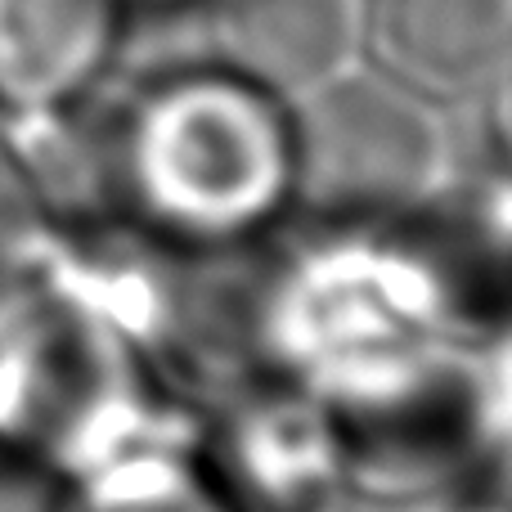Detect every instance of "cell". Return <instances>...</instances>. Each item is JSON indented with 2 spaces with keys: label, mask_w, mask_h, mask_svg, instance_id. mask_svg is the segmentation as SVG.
<instances>
[{
  "label": "cell",
  "mask_w": 512,
  "mask_h": 512,
  "mask_svg": "<svg viewBox=\"0 0 512 512\" xmlns=\"http://www.w3.org/2000/svg\"><path fill=\"white\" fill-rule=\"evenodd\" d=\"M360 54L432 108L463 99L504 72L508 0H364Z\"/></svg>",
  "instance_id": "cell-4"
},
{
  "label": "cell",
  "mask_w": 512,
  "mask_h": 512,
  "mask_svg": "<svg viewBox=\"0 0 512 512\" xmlns=\"http://www.w3.org/2000/svg\"><path fill=\"white\" fill-rule=\"evenodd\" d=\"M131 0H0V122L95 104Z\"/></svg>",
  "instance_id": "cell-5"
},
{
  "label": "cell",
  "mask_w": 512,
  "mask_h": 512,
  "mask_svg": "<svg viewBox=\"0 0 512 512\" xmlns=\"http://www.w3.org/2000/svg\"><path fill=\"white\" fill-rule=\"evenodd\" d=\"M59 472L18 454H0V512H54Z\"/></svg>",
  "instance_id": "cell-9"
},
{
  "label": "cell",
  "mask_w": 512,
  "mask_h": 512,
  "mask_svg": "<svg viewBox=\"0 0 512 512\" xmlns=\"http://www.w3.org/2000/svg\"><path fill=\"white\" fill-rule=\"evenodd\" d=\"M108 225L176 256H239L292 225V99L216 59L158 68L99 117Z\"/></svg>",
  "instance_id": "cell-1"
},
{
  "label": "cell",
  "mask_w": 512,
  "mask_h": 512,
  "mask_svg": "<svg viewBox=\"0 0 512 512\" xmlns=\"http://www.w3.org/2000/svg\"><path fill=\"white\" fill-rule=\"evenodd\" d=\"M54 225L41 216L36 198L18 180L14 162L0 149V292L32 283L45 270V256L54 248Z\"/></svg>",
  "instance_id": "cell-8"
},
{
  "label": "cell",
  "mask_w": 512,
  "mask_h": 512,
  "mask_svg": "<svg viewBox=\"0 0 512 512\" xmlns=\"http://www.w3.org/2000/svg\"><path fill=\"white\" fill-rule=\"evenodd\" d=\"M292 225H391L432 207L454 180L436 108L373 68H342L292 99Z\"/></svg>",
  "instance_id": "cell-2"
},
{
  "label": "cell",
  "mask_w": 512,
  "mask_h": 512,
  "mask_svg": "<svg viewBox=\"0 0 512 512\" xmlns=\"http://www.w3.org/2000/svg\"><path fill=\"white\" fill-rule=\"evenodd\" d=\"M189 459L225 512H337L342 427L315 391L261 378L189 418Z\"/></svg>",
  "instance_id": "cell-3"
},
{
  "label": "cell",
  "mask_w": 512,
  "mask_h": 512,
  "mask_svg": "<svg viewBox=\"0 0 512 512\" xmlns=\"http://www.w3.org/2000/svg\"><path fill=\"white\" fill-rule=\"evenodd\" d=\"M158 5H185V0H158ZM189 5H198V0H189Z\"/></svg>",
  "instance_id": "cell-10"
},
{
  "label": "cell",
  "mask_w": 512,
  "mask_h": 512,
  "mask_svg": "<svg viewBox=\"0 0 512 512\" xmlns=\"http://www.w3.org/2000/svg\"><path fill=\"white\" fill-rule=\"evenodd\" d=\"M207 59L301 99L360 54V0H198Z\"/></svg>",
  "instance_id": "cell-6"
},
{
  "label": "cell",
  "mask_w": 512,
  "mask_h": 512,
  "mask_svg": "<svg viewBox=\"0 0 512 512\" xmlns=\"http://www.w3.org/2000/svg\"><path fill=\"white\" fill-rule=\"evenodd\" d=\"M185 432L149 436L63 472L54 512H225L189 459Z\"/></svg>",
  "instance_id": "cell-7"
}]
</instances>
